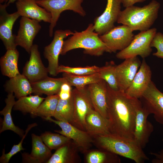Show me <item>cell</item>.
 Wrapping results in <instances>:
<instances>
[{"label": "cell", "mask_w": 163, "mask_h": 163, "mask_svg": "<svg viewBox=\"0 0 163 163\" xmlns=\"http://www.w3.org/2000/svg\"><path fill=\"white\" fill-rule=\"evenodd\" d=\"M107 101L110 133L133 139L136 112L141 103L140 100L128 96L124 91L113 90L107 84Z\"/></svg>", "instance_id": "1"}, {"label": "cell", "mask_w": 163, "mask_h": 163, "mask_svg": "<svg viewBox=\"0 0 163 163\" xmlns=\"http://www.w3.org/2000/svg\"><path fill=\"white\" fill-rule=\"evenodd\" d=\"M100 149L126 157L136 163H143L149 158L143 149L133 139L110 134L93 138Z\"/></svg>", "instance_id": "2"}, {"label": "cell", "mask_w": 163, "mask_h": 163, "mask_svg": "<svg viewBox=\"0 0 163 163\" xmlns=\"http://www.w3.org/2000/svg\"><path fill=\"white\" fill-rule=\"evenodd\" d=\"M160 4L153 0L142 7L132 5L121 11L117 23L128 26L133 31L149 29L157 19Z\"/></svg>", "instance_id": "3"}, {"label": "cell", "mask_w": 163, "mask_h": 163, "mask_svg": "<svg viewBox=\"0 0 163 163\" xmlns=\"http://www.w3.org/2000/svg\"><path fill=\"white\" fill-rule=\"evenodd\" d=\"M78 48L84 49L85 54L97 56L102 55L105 52L110 53L99 35L95 32L92 23L89 24L83 31H75L71 37L64 40L60 55H65L69 51Z\"/></svg>", "instance_id": "4"}, {"label": "cell", "mask_w": 163, "mask_h": 163, "mask_svg": "<svg viewBox=\"0 0 163 163\" xmlns=\"http://www.w3.org/2000/svg\"><path fill=\"white\" fill-rule=\"evenodd\" d=\"M84 0H36L40 6L50 12L51 20L49 27V35L51 37L53 35V29L61 14L66 10H70L84 17L86 15L85 10L82 6Z\"/></svg>", "instance_id": "5"}, {"label": "cell", "mask_w": 163, "mask_h": 163, "mask_svg": "<svg viewBox=\"0 0 163 163\" xmlns=\"http://www.w3.org/2000/svg\"><path fill=\"white\" fill-rule=\"evenodd\" d=\"M156 33L157 29L155 28L140 32L134 36L128 46L117 53L116 57L125 59L138 56L143 59L148 57L152 51L151 44Z\"/></svg>", "instance_id": "6"}, {"label": "cell", "mask_w": 163, "mask_h": 163, "mask_svg": "<svg viewBox=\"0 0 163 163\" xmlns=\"http://www.w3.org/2000/svg\"><path fill=\"white\" fill-rule=\"evenodd\" d=\"M87 86L81 88H75L72 90L74 111L69 122L76 128L85 131V117L90 110L94 109Z\"/></svg>", "instance_id": "7"}, {"label": "cell", "mask_w": 163, "mask_h": 163, "mask_svg": "<svg viewBox=\"0 0 163 163\" xmlns=\"http://www.w3.org/2000/svg\"><path fill=\"white\" fill-rule=\"evenodd\" d=\"M45 119L58 125L61 129L54 131L71 139L79 151L85 153L90 150L94 139L87 131L81 130L68 122L54 120L51 117Z\"/></svg>", "instance_id": "8"}, {"label": "cell", "mask_w": 163, "mask_h": 163, "mask_svg": "<svg viewBox=\"0 0 163 163\" xmlns=\"http://www.w3.org/2000/svg\"><path fill=\"white\" fill-rule=\"evenodd\" d=\"M133 31L128 26L123 25L115 27L107 32L99 35V37L110 53H115L129 45L134 36Z\"/></svg>", "instance_id": "9"}, {"label": "cell", "mask_w": 163, "mask_h": 163, "mask_svg": "<svg viewBox=\"0 0 163 163\" xmlns=\"http://www.w3.org/2000/svg\"><path fill=\"white\" fill-rule=\"evenodd\" d=\"M74 33L69 30H58L54 33L53 39L51 43L45 47L43 55L48 62L47 68L49 73L56 76L58 75L57 70L59 66V57L61 54L65 38Z\"/></svg>", "instance_id": "10"}, {"label": "cell", "mask_w": 163, "mask_h": 163, "mask_svg": "<svg viewBox=\"0 0 163 163\" xmlns=\"http://www.w3.org/2000/svg\"><path fill=\"white\" fill-rule=\"evenodd\" d=\"M40 22L31 18L21 17L20 26L14 42L16 46H20L30 54L33 40L40 30Z\"/></svg>", "instance_id": "11"}, {"label": "cell", "mask_w": 163, "mask_h": 163, "mask_svg": "<svg viewBox=\"0 0 163 163\" xmlns=\"http://www.w3.org/2000/svg\"><path fill=\"white\" fill-rule=\"evenodd\" d=\"M121 0H107L106 8L103 13L94 22V30L99 35L114 28L121 11Z\"/></svg>", "instance_id": "12"}, {"label": "cell", "mask_w": 163, "mask_h": 163, "mask_svg": "<svg viewBox=\"0 0 163 163\" xmlns=\"http://www.w3.org/2000/svg\"><path fill=\"white\" fill-rule=\"evenodd\" d=\"M139 99L150 114L153 115L155 120L163 125V93L152 81Z\"/></svg>", "instance_id": "13"}, {"label": "cell", "mask_w": 163, "mask_h": 163, "mask_svg": "<svg viewBox=\"0 0 163 163\" xmlns=\"http://www.w3.org/2000/svg\"><path fill=\"white\" fill-rule=\"evenodd\" d=\"M8 6L6 3L0 4V38L6 50L16 49L15 35L13 34L12 30L15 22L20 16L17 11L8 13L6 10Z\"/></svg>", "instance_id": "14"}, {"label": "cell", "mask_w": 163, "mask_h": 163, "mask_svg": "<svg viewBox=\"0 0 163 163\" xmlns=\"http://www.w3.org/2000/svg\"><path fill=\"white\" fill-rule=\"evenodd\" d=\"M150 114L142 102L137 110L133 132V139L142 148L148 143L154 127L148 120Z\"/></svg>", "instance_id": "15"}, {"label": "cell", "mask_w": 163, "mask_h": 163, "mask_svg": "<svg viewBox=\"0 0 163 163\" xmlns=\"http://www.w3.org/2000/svg\"><path fill=\"white\" fill-rule=\"evenodd\" d=\"M29 60L23 69L22 74L30 83L37 82L48 76L47 68L44 65L41 60L38 45L33 44L30 52Z\"/></svg>", "instance_id": "16"}, {"label": "cell", "mask_w": 163, "mask_h": 163, "mask_svg": "<svg viewBox=\"0 0 163 163\" xmlns=\"http://www.w3.org/2000/svg\"><path fill=\"white\" fill-rule=\"evenodd\" d=\"M141 64L139 58L135 56L126 59L116 66L115 73L119 90L125 92L129 87Z\"/></svg>", "instance_id": "17"}, {"label": "cell", "mask_w": 163, "mask_h": 163, "mask_svg": "<svg viewBox=\"0 0 163 163\" xmlns=\"http://www.w3.org/2000/svg\"><path fill=\"white\" fill-rule=\"evenodd\" d=\"M152 75L150 67L143 59L139 69L125 93L129 97L140 98L152 81Z\"/></svg>", "instance_id": "18"}, {"label": "cell", "mask_w": 163, "mask_h": 163, "mask_svg": "<svg viewBox=\"0 0 163 163\" xmlns=\"http://www.w3.org/2000/svg\"><path fill=\"white\" fill-rule=\"evenodd\" d=\"M36 0H18L16 2L17 11L20 16L50 23V13L40 6Z\"/></svg>", "instance_id": "19"}, {"label": "cell", "mask_w": 163, "mask_h": 163, "mask_svg": "<svg viewBox=\"0 0 163 163\" xmlns=\"http://www.w3.org/2000/svg\"><path fill=\"white\" fill-rule=\"evenodd\" d=\"M94 109L104 117L108 118L107 83L104 80L87 86Z\"/></svg>", "instance_id": "20"}, {"label": "cell", "mask_w": 163, "mask_h": 163, "mask_svg": "<svg viewBox=\"0 0 163 163\" xmlns=\"http://www.w3.org/2000/svg\"><path fill=\"white\" fill-rule=\"evenodd\" d=\"M32 148L31 153L22 154L24 163H46L52 155L51 150L43 142L40 136L31 134Z\"/></svg>", "instance_id": "21"}, {"label": "cell", "mask_w": 163, "mask_h": 163, "mask_svg": "<svg viewBox=\"0 0 163 163\" xmlns=\"http://www.w3.org/2000/svg\"><path fill=\"white\" fill-rule=\"evenodd\" d=\"M85 130L93 138L110 134L108 119L94 109L90 110L85 118Z\"/></svg>", "instance_id": "22"}, {"label": "cell", "mask_w": 163, "mask_h": 163, "mask_svg": "<svg viewBox=\"0 0 163 163\" xmlns=\"http://www.w3.org/2000/svg\"><path fill=\"white\" fill-rule=\"evenodd\" d=\"M79 150L72 140L56 150L46 163H76L81 161Z\"/></svg>", "instance_id": "23"}, {"label": "cell", "mask_w": 163, "mask_h": 163, "mask_svg": "<svg viewBox=\"0 0 163 163\" xmlns=\"http://www.w3.org/2000/svg\"><path fill=\"white\" fill-rule=\"evenodd\" d=\"M6 91L14 94L18 99L33 93L31 83L23 74L20 73L10 78L4 85Z\"/></svg>", "instance_id": "24"}, {"label": "cell", "mask_w": 163, "mask_h": 163, "mask_svg": "<svg viewBox=\"0 0 163 163\" xmlns=\"http://www.w3.org/2000/svg\"><path fill=\"white\" fill-rule=\"evenodd\" d=\"M67 82L63 77L56 78L47 76L31 84L33 93L39 95L45 94L48 96L58 94L62 85Z\"/></svg>", "instance_id": "25"}, {"label": "cell", "mask_w": 163, "mask_h": 163, "mask_svg": "<svg viewBox=\"0 0 163 163\" xmlns=\"http://www.w3.org/2000/svg\"><path fill=\"white\" fill-rule=\"evenodd\" d=\"M15 97L13 93H8L5 101L6 105L3 110L0 111V114L4 116L0 133H1L5 130H10L22 138L25 134L24 131L14 125L11 115L12 110L16 102Z\"/></svg>", "instance_id": "26"}, {"label": "cell", "mask_w": 163, "mask_h": 163, "mask_svg": "<svg viewBox=\"0 0 163 163\" xmlns=\"http://www.w3.org/2000/svg\"><path fill=\"white\" fill-rule=\"evenodd\" d=\"M0 59V66L2 74L9 78L20 74L18 68L19 52L16 49L6 50Z\"/></svg>", "instance_id": "27"}, {"label": "cell", "mask_w": 163, "mask_h": 163, "mask_svg": "<svg viewBox=\"0 0 163 163\" xmlns=\"http://www.w3.org/2000/svg\"><path fill=\"white\" fill-rule=\"evenodd\" d=\"M45 99L36 94L22 97L16 101L13 109L23 113L31 114L36 110Z\"/></svg>", "instance_id": "28"}, {"label": "cell", "mask_w": 163, "mask_h": 163, "mask_svg": "<svg viewBox=\"0 0 163 163\" xmlns=\"http://www.w3.org/2000/svg\"><path fill=\"white\" fill-rule=\"evenodd\" d=\"M59 99L58 94L47 96L36 110L31 114V116L40 117L44 119L53 117Z\"/></svg>", "instance_id": "29"}, {"label": "cell", "mask_w": 163, "mask_h": 163, "mask_svg": "<svg viewBox=\"0 0 163 163\" xmlns=\"http://www.w3.org/2000/svg\"><path fill=\"white\" fill-rule=\"evenodd\" d=\"M86 153L85 160L87 163L120 162L117 155L102 149L88 150Z\"/></svg>", "instance_id": "30"}, {"label": "cell", "mask_w": 163, "mask_h": 163, "mask_svg": "<svg viewBox=\"0 0 163 163\" xmlns=\"http://www.w3.org/2000/svg\"><path fill=\"white\" fill-rule=\"evenodd\" d=\"M62 77L66 80L71 86L77 88L85 87L88 85L100 81L102 79L100 77L99 72L93 74L78 76L66 72H63Z\"/></svg>", "instance_id": "31"}, {"label": "cell", "mask_w": 163, "mask_h": 163, "mask_svg": "<svg viewBox=\"0 0 163 163\" xmlns=\"http://www.w3.org/2000/svg\"><path fill=\"white\" fill-rule=\"evenodd\" d=\"M74 111L73 99L72 94L70 97L66 100L59 98L54 115L56 120L68 122L71 120Z\"/></svg>", "instance_id": "32"}, {"label": "cell", "mask_w": 163, "mask_h": 163, "mask_svg": "<svg viewBox=\"0 0 163 163\" xmlns=\"http://www.w3.org/2000/svg\"><path fill=\"white\" fill-rule=\"evenodd\" d=\"M116 66L113 61L107 62L104 66L100 67L99 72L100 78L104 80L110 87L114 90H119L115 73Z\"/></svg>", "instance_id": "33"}, {"label": "cell", "mask_w": 163, "mask_h": 163, "mask_svg": "<svg viewBox=\"0 0 163 163\" xmlns=\"http://www.w3.org/2000/svg\"><path fill=\"white\" fill-rule=\"evenodd\" d=\"M40 137L44 144L51 150H56L71 139L59 133L46 132L42 133Z\"/></svg>", "instance_id": "34"}, {"label": "cell", "mask_w": 163, "mask_h": 163, "mask_svg": "<svg viewBox=\"0 0 163 163\" xmlns=\"http://www.w3.org/2000/svg\"><path fill=\"white\" fill-rule=\"evenodd\" d=\"M100 67L93 66L84 67H71L63 65H59L57 70L58 74L66 72L74 75L82 76L93 74L99 72Z\"/></svg>", "instance_id": "35"}, {"label": "cell", "mask_w": 163, "mask_h": 163, "mask_svg": "<svg viewBox=\"0 0 163 163\" xmlns=\"http://www.w3.org/2000/svg\"><path fill=\"white\" fill-rule=\"evenodd\" d=\"M37 126V124L36 123L29 125L26 130L25 133L20 142L18 144L14 145L9 152L5 154V149H3L2 155L0 158V163H8L10 160L13 156L21 151L24 150V149L22 146V143L24 139L31 129Z\"/></svg>", "instance_id": "36"}, {"label": "cell", "mask_w": 163, "mask_h": 163, "mask_svg": "<svg viewBox=\"0 0 163 163\" xmlns=\"http://www.w3.org/2000/svg\"><path fill=\"white\" fill-rule=\"evenodd\" d=\"M151 47H155L157 50L156 52L153 55L158 58L163 59V34L161 32L156 33L151 44Z\"/></svg>", "instance_id": "37"}, {"label": "cell", "mask_w": 163, "mask_h": 163, "mask_svg": "<svg viewBox=\"0 0 163 163\" xmlns=\"http://www.w3.org/2000/svg\"><path fill=\"white\" fill-rule=\"evenodd\" d=\"M71 87L67 82L62 85L58 94L60 99L65 100L70 97L72 91Z\"/></svg>", "instance_id": "38"}, {"label": "cell", "mask_w": 163, "mask_h": 163, "mask_svg": "<svg viewBox=\"0 0 163 163\" xmlns=\"http://www.w3.org/2000/svg\"><path fill=\"white\" fill-rule=\"evenodd\" d=\"M155 158L152 161V163H163V149L158 152L150 153Z\"/></svg>", "instance_id": "39"}, {"label": "cell", "mask_w": 163, "mask_h": 163, "mask_svg": "<svg viewBox=\"0 0 163 163\" xmlns=\"http://www.w3.org/2000/svg\"><path fill=\"white\" fill-rule=\"evenodd\" d=\"M146 0H121L123 6L126 8L133 5L137 2H142Z\"/></svg>", "instance_id": "40"}, {"label": "cell", "mask_w": 163, "mask_h": 163, "mask_svg": "<svg viewBox=\"0 0 163 163\" xmlns=\"http://www.w3.org/2000/svg\"><path fill=\"white\" fill-rule=\"evenodd\" d=\"M17 0H6V1L5 3H6L8 6L10 4L14 3Z\"/></svg>", "instance_id": "41"}, {"label": "cell", "mask_w": 163, "mask_h": 163, "mask_svg": "<svg viewBox=\"0 0 163 163\" xmlns=\"http://www.w3.org/2000/svg\"><path fill=\"white\" fill-rule=\"evenodd\" d=\"M6 0H0V4H2L4 2H5Z\"/></svg>", "instance_id": "42"}]
</instances>
